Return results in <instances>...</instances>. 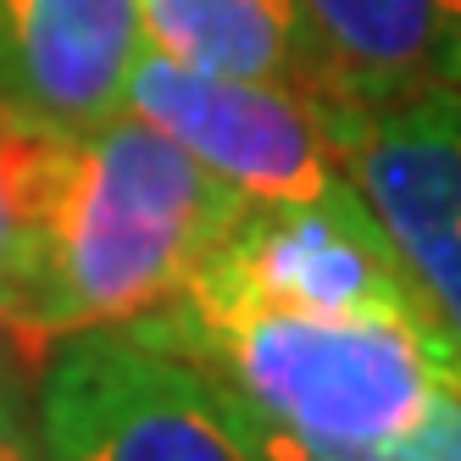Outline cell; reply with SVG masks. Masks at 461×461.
I'll list each match as a JSON object with an SVG mask.
<instances>
[{
    "instance_id": "cell-10",
    "label": "cell",
    "mask_w": 461,
    "mask_h": 461,
    "mask_svg": "<svg viewBox=\"0 0 461 461\" xmlns=\"http://www.w3.org/2000/svg\"><path fill=\"white\" fill-rule=\"evenodd\" d=\"M68 134H40L0 112V301L17 289L34 256V234L50 201Z\"/></svg>"
},
{
    "instance_id": "cell-3",
    "label": "cell",
    "mask_w": 461,
    "mask_h": 461,
    "mask_svg": "<svg viewBox=\"0 0 461 461\" xmlns=\"http://www.w3.org/2000/svg\"><path fill=\"white\" fill-rule=\"evenodd\" d=\"M178 301L445 328L350 178L312 201H245Z\"/></svg>"
},
{
    "instance_id": "cell-6",
    "label": "cell",
    "mask_w": 461,
    "mask_h": 461,
    "mask_svg": "<svg viewBox=\"0 0 461 461\" xmlns=\"http://www.w3.org/2000/svg\"><path fill=\"white\" fill-rule=\"evenodd\" d=\"M339 173L461 339V89L356 112L317 101Z\"/></svg>"
},
{
    "instance_id": "cell-1",
    "label": "cell",
    "mask_w": 461,
    "mask_h": 461,
    "mask_svg": "<svg viewBox=\"0 0 461 461\" xmlns=\"http://www.w3.org/2000/svg\"><path fill=\"white\" fill-rule=\"evenodd\" d=\"M245 194L140 117H112L61 145V167L0 322L23 345L134 322L201 278Z\"/></svg>"
},
{
    "instance_id": "cell-12",
    "label": "cell",
    "mask_w": 461,
    "mask_h": 461,
    "mask_svg": "<svg viewBox=\"0 0 461 461\" xmlns=\"http://www.w3.org/2000/svg\"><path fill=\"white\" fill-rule=\"evenodd\" d=\"M222 389H228V384H222ZM228 401H234V422H240V439H245L250 461H334V456H322V450L301 445L294 434H284L278 422H267L256 406H245L234 389H228Z\"/></svg>"
},
{
    "instance_id": "cell-7",
    "label": "cell",
    "mask_w": 461,
    "mask_h": 461,
    "mask_svg": "<svg viewBox=\"0 0 461 461\" xmlns=\"http://www.w3.org/2000/svg\"><path fill=\"white\" fill-rule=\"evenodd\" d=\"M140 50V0H0V112L40 134H95L122 117Z\"/></svg>"
},
{
    "instance_id": "cell-2",
    "label": "cell",
    "mask_w": 461,
    "mask_h": 461,
    "mask_svg": "<svg viewBox=\"0 0 461 461\" xmlns=\"http://www.w3.org/2000/svg\"><path fill=\"white\" fill-rule=\"evenodd\" d=\"M134 328L334 461H356L389 445L439 389H461V339L450 328L194 301L134 317Z\"/></svg>"
},
{
    "instance_id": "cell-9",
    "label": "cell",
    "mask_w": 461,
    "mask_h": 461,
    "mask_svg": "<svg viewBox=\"0 0 461 461\" xmlns=\"http://www.w3.org/2000/svg\"><path fill=\"white\" fill-rule=\"evenodd\" d=\"M145 50L217 78L301 89L317 101V61L301 0H140Z\"/></svg>"
},
{
    "instance_id": "cell-13",
    "label": "cell",
    "mask_w": 461,
    "mask_h": 461,
    "mask_svg": "<svg viewBox=\"0 0 461 461\" xmlns=\"http://www.w3.org/2000/svg\"><path fill=\"white\" fill-rule=\"evenodd\" d=\"M0 461H34V456H28L23 445H12V439H6V428H0Z\"/></svg>"
},
{
    "instance_id": "cell-5",
    "label": "cell",
    "mask_w": 461,
    "mask_h": 461,
    "mask_svg": "<svg viewBox=\"0 0 461 461\" xmlns=\"http://www.w3.org/2000/svg\"><path fill=\"white\" fill-rule=\"evenodd\" d=\"M122 112L167 134L245 201H312L345 184L328 122L301 89L194 73L140 50Z\"/></svg>"
},
{
    "instance_id": "cell-4",
    "label": "cell",
    "mask_w": 461,
    "mask_h": 461,
    "mask_svg": "<svg viewBox=\"0 0 461 461\" xmlns=\"http://www.w3.org/2000/svg\"><path fill=\"white\" fill-rule=\"evenodd\" d=\"M40 422L56 461H250L228 389L134 322L56 339Z\"/></svg>"
},
{
    "instance_id": "cell-11",
    "label": "cell",
    "mask_w": 461,
    "mask_h": 461,
    "mask_svg": "<svg viewBox=\"0 0 461 461\" xmlns=\"http://www.w3.org/2000/svg\"><path fill=\"white\" fill-rule=\"evenodd\" d=\"M356 461H461V389H439L406 434Z\"/></svg>"
},
{
    "instance_id": "cell-8",
    "label": "cell",
    "mask_w": 461,
    "mask_h": 461,
    "mask_svg": "<svg viewBox=\"0 0 461 461\" xmlns=\"http://www.w3.org/2000/svg\"><path fill=\"white\" fill-rule=\"evenodd\" d=\"M317 101L378 112L461 89V0H301Z\"/></svg>"
}]
</instances>
